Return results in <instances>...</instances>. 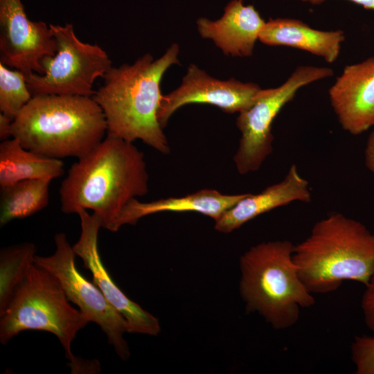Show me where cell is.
<instances>
[{
  "label": "cell",
  "instance_id": "22",
  "mask_svg": "<svg viewBox=\"0 0 374 374\" xmlns=\"http://www.w3.org/2000/svg\"><path fill=\"white\" fill-rule=\"evenodd\" d=\"M350 354L356 374H374V336H355Z\"/></svg>",
  "mask_w": 374,
  "mask_h": 374
},
{
  "label": "cell",
  "instance_id": "14",
  "mask_svg": "<svg viewBox=\"0 0 374 374\" xmlns=\"http://www.w3.org/2000/svg\"><path fill=\"white\" fill-rule=\"evenodd\" d=\"M312 194L308 181L292 164L284 179L256 193H247L215 221L214 229L229 233L255 217L293 202L309 203Z\"/></svg>",
  "mask_w": 374,
  "mask_h": 374
},
{
  "label": "cell",
  "instance_id": "16",
  "mask_svg": "<svg viewBox=\"0 0 374 374\" xmlns=\"http://www.w3.org/2000/svg\"><path fill=\"white\" fill-rule=\"evenodd\" d=\"M346 37L344 30H321L293 18L269 19L258 40L268 46H284L308 52L328 63L335 62Z\"/></svg>",
  "mask_w": 374,
  "mask_h": 374
},
{
  "label": "cell",
  "instance_id": "8",
  "mask_svg": "<svg viewBox=\"0 0 374 374\" xmlns=\"http://www.w3.org/2000/svg\"><path fill=\"white\" fill-rule=\"evenodd\" d=\"M333 74V70L329 67L299 66L281 85L262 89L252 105L238 113L236 126L241 136L233 161L240 175L258 170L271 154L273 121L283 107L294 98L297 91L309 84L331 77Z\"/></svg>",
  "mask_w": 374,
  "mask_h": 374
},
{
  "label": "cell",
  "instance_id": "12",
  "mask_svg": "<svg viewBox=\"0 0 374 374\" xmlns=\"http://www.w3.org/2000/svg\"><path fill=\"white\" fill-rule=\"evenodd\" d=\"M80 220L79 239L72 245L75 255L82 258L84 267L93 276V282L101 290L109 302L125 319L128 333L157 336L161 332L160 322L155 316L131 300L116 285L103 265L98 250V233L102 221L96 213L79 210Z\"/></svg>",
  "mask_w": 374,
  "mask_h": 374
},
{
  "label": "cell",
  "instance_id": "23",
  "mask_svg": "<svg viewBox=\"0 0 374 374\" xmlns=\"http://www.w3.org/2000/svg\"><path fill=\"white\" fill-rule=\"evenodd\" d=\"M364 286L361 308L365 324L374 333V272Z\"/></svg>",
  "mask_w": 374,
  "mask_h": 374
},
{
  "label": "cell",
  "instance_id": "2",
  "mask_svg": "<svg viewBox=\"0 0 374 374\" xmlns=\"http://www.w3.org/2000/svg\"><path fill=\"white\" fill-rule=\"evenodd\" d=\"M179 46L172 44L157 60L146 53L132 64L112 66L103 84L93 96L102 109L107 134L130 142L141 140L158 152H170L157 114L163 95L161 78L168 69L178 64Z\"/></svg>",
  "mask_w": 374,
  "mask_h": 374
},
{
  "label": "cell",
  "instance_id": "17",
  "mask_svg": "<svg viewBox=\"0 0 374 374\" xmlns=\"http://www.w3.org/2000/svg\"><path fill=\"white\" fill-rule=\"evenodd\" d=\"M246 194L226 195L215 189L205 188L185 196L170 197L149 202L134 199L121 215L117 229L119 230L125 224H135L145 216L161 212H195L215 221Z\"/></svg>",
  "mask_w": 374,
  "mask_h": 374
},
{
  "label": "cell",
  "instance_id": "9",
  "mask_svg": "<svg viewBox=\"0 0 374 374\" xmlns=\"http://www.w3.org/2000/svg\"><path fill=\"white\" fill-rule=\"evenodd\" d=\"M54 242L55 252L48 256L36 255L35 263L57 279L68 299L78 307L89 322L95 323L101 328L117 355L126 361L130 351L124 337L127 332L125 319L98 287L78 270L76 255L65 233H57Z\"/></svg>",
  "mask_w": 374,
  "mask_h": 374
},
{
  "label": "cell",
  "instance_id": "11",
  "mask_svg": "<svg viewBox=\"0 0 374 374\" xmlns=\"http://www.w3.org/2000/svg\"><path fill=\"white\" fill-rule=\"evenodd\" d=\"M262 89L253 82H242L234 78H214L195 64H190L181 85L163 96L158 121L163 129L175 112L184 105L194 103L215 105L228 114L240 113L252 105Z\"/></svg>",
  "mask_w": 374,
  "mask_h": 374
},
{
  "label": "cell",
  "instance_id": "1",
  "mask_svg": "<svg viewBox=\"0 0 374 374\" xmlns=\"http://www.w3.org/2000/svg\"><path fill=\"white\" fill-rule=\"evenodd\" d=\"M148 183L143 153L132 142L107 134L69 169L59 190L61 211L92 210L103 228L116 232L123 211L148 193Z\"/></svg>",
  "mask_w": 374,
  "mask_h": 374
},
{
  "label": "cell",
  "instance_id": "15",
  "mask_svg": "<svg viewBox=\"0 0 374 374\" xmlns=\"http://www.w3.org/2000/svg\"><path fill=\"white\" fill-rule=\"evenodd\" d=\"M265 21L252 5L243 0H232L224 8L222 17L211 21L199 18L197 30L203 38L211 39L224 54L249 57L253 53Z\"/></svg>",
  "mask_w": 374,
  "mask_h": 374
},
{
  "label": "cell",
  "instance_id": "19",
  "mask_svg": "<svg viewBox=\"0 0 374 374\" xmlns=\"http://www.w3.org/2000/svg\"><path fill=\"white\" fill-rule=\"evenodd\" d=\"M53 179L42 177L0 187V226L30 217L49 202V186Z\"/></svg>",
  "mask_w": 374,
  "mask_h": 374
},
{
  "label": "cell",
  "instance_id": "18",
  "mask_svg": "<svg viewBox=\"0 0 374 374\" xmlns=\"http://www.w3.org/2000/svg\"><path fill=\"white\" fill-rule=\"evenodd\" d=\"M61 159L46 157L24 148L15 139L0 143V187L31 179L61 177Z\"/></svg>",
  "mask_w": 374,
  "mask_h": 374
},
{
  "label": "cell",
  "instance_id": "7",
  "mask_svg": "<svg viewBox=\"0 0 374 374\" xmlns=\"http://www.w3.org/2000/svg\"><path fill=\"white\" fill-rule=\"evenodd\" d=\"M57 42L53 56L45 57L41 64L43 74L25 76L32 96L72 95L91 96L98 78H103L112 66L107 53L98 45L78 39L72 24H50Z\"/></svg>",
  "mask_w": 374,
  "mask_h": 374
},
{
  "label": "cell",
  "instance_id": "10",
  "mask_svg": "<svg viewBox=\"0 0 374 374\" xmlns=\"http://www.w3.org/2000/svg\"><path fill=\"white\" fill-rule=\"evenodd\" d=\"M57 49L50 26L30 21L20 0H0V63L25 76L43 74L42 60Z\"/></svg>",
  "mask_w": 374,
  "mask_h": 374
},
{
  "label": "cell",
  "instance_id": "25",
  "mask_svg": "<svg viewBox=\"0 0 374 374\" xmlns=\"http://www.w3.org/2000/svg\"><path fill=\"white\" fill-rule=\"evenodd\" d=\"M12 119L0 114V139L4 141L12 137L11 127Z\"/></svg>",
  "mask_w": 374,
  "mask_h": 374
},
{
  "label": "cell",
  "instance_id": "21",
  "mask_svg": "<svg viewBox=\"0 0 374 374\" xmlns=\"http://www.w3.org/2000/svg\"><path fill=\"white\" fill-rule=\"evenodd\" d=\"M24 73L0 63V111L14 120L32 98Z\"/></svg>",
  "mask_w": 374,
  "mask_h": 374
},
{
  "label": "cell",
  "instance_id": "3",
  "mask_svg": "<svg viewBox=\"0 0 374 374\" xmlns=\"http://www.w3.org/2000/svg\"><path fill=\"white\" fill-rule=\"evenodd\" d=\"M107 133L103 112L93 97L37 95L12 123V137L26 149L61 159H80L94 149Z\"/></svg>",
  "mask_w": 374,
  "mask_h": 374
},
{
  "label": "cell",
  "instance_id": "5",
  "mask_svg": "<svg viewBox=\"0 0 374 374\" xmlns=\"http://www.w3.org/2000/svg\"><path fill=\"white\" fill-rule=\"evenodd\" d=\"M294 247L287 240L260 242L239 260V290L247 311L258 314L278 330L294 326L301 309L315 303L299 274Z\"/></svg>",
  "mask_w": 374,
  "mask_h": 374
},
{
  "label": "cell",
  "instance_id": "26",
  "mask_svg": "<svg viewBox=\"0 0 374 374\" xmlns=\"http://www.w3.org/2000/svg\"><path fill=\"white\" fill-rule=\"evenodd\" d=\"M311 5H320L326 0H298ZM357 5L361 6L366 10L374 11V0H347Z\"/></svg>",
  "mask_w": 374,
  "mask_h": 374
},
{
  "label": "cell",
  "instance_id": "6",
  "mask_svg": "<svg viewBox=\"0 0 374 374\" xmlns=\"http://www.w3.org/2000/svg\"><path fill=\"white\" fill-rule=\"evenodd\" d=\"M89 321L73 308L57 279L35 263L0 316V342L24 330H43L59 339L73 373H93L99 366L73 355L71 344Z\"/></svg>",
  "mask_w": 374,
  "mask_h": 374
},
{
  "label": "cell",
  "instance_id": "4",
  "mask_svg": "<svg viewBox=\"0 0 374 374\" xmlns=\"http://www.w3.org/2000/svg\"><path fill=\"white\" fill-rule=\"evenodd\" d=\"M293 260L312 294L335 292L346 280L365 285L374 272V233L359 221L332 213L294 245Z\"/></svg>",
  "mask_w": 374,
  "mask_h": 374
},
{
  "label": "cell",
  "instance_id": "20",
  "mask_svg": "<svg viewBox=\"0 0 374 374\" xmlns=\"http://www.w3.org/2000/svg\"><path fill=\"white\" fill-rule=\"evenodd\" d=\"M36 247L24 242L0 251V316L35 265Z\"/></svg>",
  "mask_w": 374,
  "mask_h": 374
},
{
  "label": "cell",
  "instance_id": "13",
  "mask_svg": "<svg viewBox=\"0 0 374 374\" xmlns=\"http://www.w3.org/2000/svg\"><path fill=\"white\" fill-rule=\"evenodd\" d=\"M341 127L359 135L374 126V56L346 66L328 91Z\"/></svg>",
  "mask_w": 374,
  "mask_h": 374
},
{
  "label": "cell",
  "instance_id": "24",
  "mask_svg": "<svg viewBox=\"0 0 374 374\" xmlns=\"http://www.w3.org/2000/svg\"><path fill=\"white\" fill-rule=\"evenodd\" d=\"M364 160L366 166L374 175V126L366 141Z\"/></svg>",
  "mask_w": 374,
  "mask_h": 374
}]
</instances>
